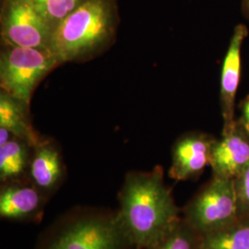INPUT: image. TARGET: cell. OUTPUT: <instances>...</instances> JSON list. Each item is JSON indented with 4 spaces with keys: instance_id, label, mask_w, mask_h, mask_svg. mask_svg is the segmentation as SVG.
<instances>
[{
    "instance_id": "cell-1",
    "label": "cell",
    "mask_w": 249,
    "mask_h": 249,
    "mask_svg": "<svg viewBox=\"0 0 249 249\" xmlns=\"http://www.w3.org/2000/svg\"><path fill=\"white\" fill-rule=\"evenodd\" d=\"M119 201L118 223L127 241L139 248L151 249L181 220L161 166L128 173Z\"/></svg>"
},
{
    "instance_id": "cell-2",
    "label": "cell",
    "mask_w": 249,
    "mask_h": 249,
    "mask_svg": "<svg viewBox=\"0 0 249 249\" xmlns=\"http://www.w3.org/2000/svg\"><path fill=\"white\" fill-rule=\"evenodd\" d=\"M116 0H84L53 31L51 50L59 62H81L111 45L118 26Z\"/></svg>"
},
{
    "instance_id": "cell-3",
    "label": "cell",
    "mask_w": 249,
    "mask_h": 249,
    "mask_svg": "<svg viewBox=\"0 0 249 249\" xmlns=\"http://www.w3.org/2000/svg\"><path fill=\"white\" fill-rule=\"evenodd\" d=\"M59 65L61 63L51 49L2 45L1 90L30 104L40 81Z\"/></svg>"
},
{
    "instance_id": "cell-4",
    "label": "cell",
    "mask_w": 249,
    "mask_h": 249,
    "mask_svg": "<svg viewBox=\"0 0 249 249\" xmlns=\"http://www.w3.org/2000/svg\"><path fill=\"white\" fill-rule=\"evenodd\" d=\"M241 216L233 179L213 178L189 202L184 220L199 234L222 229Z\"/></svg>"
},
{
    "instance_id": "cell-5",
    "label": "cell",
    "mask_w": 249,
    "mask_h": 249,
    "mask_svg": "<svg viewBox=\"0 0 249 249\" xmlns=\"http://www.w3.org/2000/svg\"><path fill=\"white\" fill-rule=\"evenodd\" d=\"M2 45L51 49L53 31L30 0H3Z\"/></svg>"
},
{
    "instance_id": "cell-6",
    "label": "cell",
    "mask_w": 249,
    "mask_h": 249,
    "mask_svg": "<svg viewBox=\"0 0 249 249\" xmlns=\"http://www.w3.org/2000/svg\"><path fill=\"white\" fill-rule=\"evenodd\" d=\"M125 240L116 216L87 217L63 229L45 249H122Z\"/></svg>"
},
{
    "instance_id": "cell-7",
    "label": "cell",
    "mask_w": 249,
    "mask_h": 249,
    "mask_svg": "<svg viewBox=\"0 0 249 249\" xmlns=\"http://www.w3.org/2000/svg\"><path fill=\"white\" fill-rule=\"evenodd\" d=\"M249 162V126L238 119L230 131L215 140L211 163L213 176L235 179Z\"/></svg>"
},
{
    "instance_id": "cell-8",
    "label": "cell",
    "mask_w": 249,
    "mask_h": 249,
    "mask_svg": "<svg viewBox=\"0 0 249 249\" xmlns=\"http://www.w3.org/2000/svg\"><path fill=\"white\" fill-rule=\"evenodd\" d=\"M215 139L208 134L190 132L180 137L173 148L169 177L177 181L197 178L211 163Z\"/></svg>"
},
{
    "instance_id": "cell-9",
    "label": "cell",
    "mask_w": 249,
    "mask_h": 249,
    "mask_svg": "<svg viewBox=\"0 0 249 249\" xmlns=\"http://www.w3.org/2000/svg\"><path fill=\"white\" fill-rule=\"evenodd\" d=\"M249 30L244 24L236 25L223 59L221 73L220 103L223 115V133L230 131L235 124L234 103L239 86L241 74V52Z\"/></svg>"
},
{
    "instance_id": "cell-10",
    "label": "cell",
    "mask_w": 249,
    "mask_h": 249,
    "mask_svg": "<svg viewBox=\"0 0 249 249\" xmlns=\"http://www.w3.org/2000/svg\"><path fill=\"white\" fill-rule=\"evenodd\" d=\"M28 174L32 184L45 196L58 187L64 176V165L53 143L43 139L33 147Z\"/></svg>"
},
{
    "instance_id": "cell-11",
    "label": "cell",
    "mask_w": 249,
    "mask_h": 249,
    "mask_svg": "<svg viewBox=\"0 0 249 249\" xmlns=\"http://www.w3.org/2000/svg\"><path fill=\"white\" fill-rule=\"evenodd\" d=\"M45 196L33 184L5 183L0 191V216L16 221L34 219L42 212Z\"/></svg>"
},
{
    "instance_id": "cell-12",
    "label": "cell",
    "mask_w": 249,
    "mask_h": 249,
    "mask_svg": "<svg viewBox=\"0 0 249 249\" xmlns=\"http://www.w3.org/2000/svg\"><path fill=\"white\" fill-rule=\"evenodd\" d=\"M29 105L4 90L0 93V127L35 147L43 139L37 134L30 119Z\"/></svg>"
},
{
    "instance_id": "cell-13",
    "label": "cell",
    "mask_w": 249,
    "mask_h": 249,
    "mask_svg": "<svg viewBox=\"0 0 249 249\" xmlns=\"http://www.w3.org/2000/svg\"><path fill=\"white\" fill-rule=\"evenodd\" d=\"M33 147L29 143L13 138L0 146V179L2 184L18 182L26 173L29 166Z\"/></svg>"
},
{
    "instance_id": "cell-14",
    "label": "cell",
    "mask_w": 249,
    "mask_h": 249,
    "mask_svg": "<svg viewBox=\"0 0 249 249\" xmlns=\"http://www.w3.org/2000/svg\"><path fill=\"white\" fill-rule=\"evenodd\" d=\"M198 249H249V216L200 235Z\"/></svg>"
},
{
    "instance_id": "cell-15",
    "label": "cell",
    "mask_w": 249,
    "mask_h": 249,
    "mask_svg": "<svg viewBox=\"0 0 249 249\" xmlns=\"http://www.w3.org/2000/svg\"><path fill=\"white\" fill-rule=\"evenodd\" d=\"M200 235L180 220L161 240L150 249H198Z\"/></svg>"
},
{
    "instance_id": "cell-16",
    "label": "cell",
    "mask_w": 249,
    "mask_h": 249,
    "mask_svg": "<svg viewBox=\"0 0 249 249\" xmlns=\"http://www.w3.org/2000/svg\"><path fill=\"white\" fill-rule=\"evenodd\" d=\"M49 26L55 30L58 24L84 0H30Z\"/></svg>"
},
{
    "instance_id": "cell-17",
    "label": "cell",
    "mask_w": 249,
    "mask_h": 249,
    "mask_svg": "<svg viewBox=\"0 0 249 249\" xmlns=\"http://www.w3.org/2000/svg\"><path fill=\"white\" fill-rule=\"evenodd\" d=\"M241 216H249V162L234 179Z\"/></svg>"
},
{
    "instance_id": "cell-18",
    "label": "cell",
    "mask_w": 249,
    "mask_h": 249,
    "mask_svg": "<svg viewBox=\"0 0 249 249\" xmlns=\"http://www.w3.org/2000/svg\"><path fill=\"white\" fill-rule=\"evenodd\" d=\"M240 110L241 116L239 119L249 126V96L242 102Z\"/></svg>"
},
{
    "instance_id": "cell-19",
    "label": "cell",
    "mask_w": 249,
    "mask_h": 249,
    "mask_svg": "<svg viewBox=\"0 0 249 249\" xmlns=\"http://www.w3.org/2000/svg\"><path fill=\"white\" fill-rule=\"evenodd\" d=\"M243 9H244V12L245 14L248 16V18H249V0H243Z\"/></svg>"
}]
</instances>
